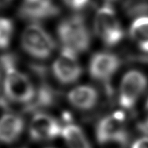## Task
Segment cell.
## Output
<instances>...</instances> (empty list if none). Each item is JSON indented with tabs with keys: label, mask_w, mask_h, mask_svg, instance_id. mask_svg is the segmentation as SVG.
Instances as JSON below:
<instances>
[{
	"label": "cell",
	"mask_w": 148,
	"mask_h": 148,
	"mask_svg": "<svg viewBox=\"0 0 148 148\" xmlns=\"http://www.w3.org/2000/svg\"><path fill=\"white\" fill-rule=\"evenodd\" d=\"M0 66L5 73L3 86L7 99L25 105L30 103L36 90L29 78L18 69L16 56L10 54L2 55Z\"/></svg>",
	"instance_id": "cell-1"
},
{
	"label": "cell",
	"mask_w": 148,
	"mask_h": 148,
	"mask_svg": "<svg viewBox=\"0 0 148 148\" xmlns=\"http://www.w3.org/2000/svg\"><path fill=\"white\" fill-rule=\"evenodd\" d=\"M57 34L63 47L72 49L75 53H83L90 48V33L84 18L80 15H74L62 20L58 26Z\"/></svg>",
	"instance_id": "cell-2"
},
{
	"label": "cell",
	"mask_w": 148,
	"mask_h": 148,
	"mask_svg": "<svg viewBox=\"0 0 148 148\" xmlns=\"http://www.w3.org/2000/svg\"><path fill=\"white\" fill-rule=\"evenodd\" d=\"M21 46L33 58L45 60L53 54L56 42L42 26L33 23L25 29L21 36Z\"/></svg>",
	"instance_id": "cell-3"
},
{
	"label": "cell",
	"mask_w": 148,
	"mask_h": 148,
	"mask_svg": "<svg viewBox=\"0 0 148 148\" xmlns=\"http://www.w3.org/2000/svg\"><path fill=\"white\" fill-rule=\"evenodd\" d=\"M94 26L97 37L108 46H115L124 38V30L110 4L106 3L97 10Z\"/></svg>",
	"instance_id": "cell-4"
},
{
	"label": "cell",
	"mask_w": 148,
	"mask_h": 148,
	"mask_svg": "<svg viewBox=\"0 0 148 148\" xmlns=\"http://www.w3.org/2000/svg\"><path fill=\"white\" fill-rule=\"evenodd\" d=\"M96 138L101 145L109 143L125 145L128 140V133L124 112H115L101 120L96 128Z\"/></svg>",
	"instance_id": "cell-5"
},
{
	"label": "cell",
	"mask_w": 148,
	"mask_h": 148,
	"mask_svg": "<svg viewBox=\"0 0 148 148\" xmlns=\"http://www.w3.org/2000/svg\"><path fill=\"white\" fill-rule=\"evenodd\" d=\"M148 85L145 74L138 70H131L123 76L119 90V103L124 109L132 108Z\"/></svg>",
	"instance_id": "cell-6"
},
{
	"label": "cell",
	"mask_w": 148,
	"mask_h": 148,
	"mask_svg": "<svg viewBox=\"0 0 148 148\" xmlns=\"http://www.w3.org/2000/svg\"><path fill=\"white\" fill-rule=\"evenodd\" d=\"M76 54L72 49L63 47L52 65L55 77L63 85L73 84L82 75V69Z\"/></svg>",
	"instance_id": "cell-7"
},
{
	"label": "cell",
	"mask_w": 148,
	"mask_h": 148,
	"mask_svg": "<svg viewBox=\"0 0 148 148\" xmlns=\"http://www.w3.org/2000/svg\"><path fill=\"white\" fill-rule=\"evenodd\" d=\"M121 65V60L117 55L108 52H100L91 58L89 72L92 78L107 84L117 72Z\"/></svg>",
	"instance_id": "cell-8"
},
{
	"label": "cell",
	"mask_w": 148,
	"mask_h": 148,
	"mask_svg": "<svg viewBox=\"0 0 148 148\" xmlns=\"http://www.w3.org/2000/svg\"><path fill=\"white\" fill-rule=\"evenodd\" d=\"M60 12V7L53 0H22L18 15L25 20L38 22L53 18Z\"/></svg>",
	"instance_id": "cell-9"
},
{
	"label": "cell",
	"mask_w": 148,
	"mask_h": 148,
	"mask_svg": "<svg viewBox=\"0 0 148 148\" xmlns=\"http://www.w3.org/2000/svg\"><path fill=\"white\" fill-rule=\"evenodd\" d=\"M29 131V137L33 141H48L62 135L63 129L52 116L38 112L33 115Z\"/></svg>",
	"instance_id": "cell-10"
},
{
	"label": "cell",
	"mask_w": 148,
	"mask_h": 148,
	"mask_svg": "<svg viewBox=\"0 0 148 148\" xmlns=\"http://www.w3.org/2000/svg\"><path fill=\"white\" fill-rule=\"evenodd\" d=\"M69 103L75 108L89 111L97 105L99 99L98 92L90 85H81L73 88L67 95Z\"/></svg>",
	"instance_id": "cell-11"
},
{
	"label": "cell",
	"mask_w": 148,
	"mask_h": 148,
	"mask_svg": "<svg viewBox=\"0 0 148 148\" xmlns=\"http://www.w3.org/2000/svg\"><path fill=\"white\" fill-rule=\"evenodd\" d=\"M24 120L20 115L6 113L0 118V142L10 144L15 142L24 129Z\"/></svg>",
	"instance_id": "cell-12"
},
{
	"label": "cell",
	"mask_w": 148,
	"mask_h": 148,
	"mask_svg": "<svg viewBox=\"0 0 148 148\" xmlns=\"http://www.w3.org/2000/svg\"><path fill=\"white\" fill-rule=\"evenodd\" d=\"M58 94L48 84L43 81L38 89L36 91L35 97L30 103L24 107V112L33 113L41 109L49 108L56 103Z\"/></svg>",
	"instance_id": "cell-13"
},
{
	"label": "cell",
	"mask_w": 148,
	"mask_h": 148,
	"mask_svg": "<svg viewBox=\"0 0 148 148\" xmlns=\"http://www.w3.org/2000/svg\"><path fill=\"white\" fill-rule=\"evenodd\" d=\"M62 135L68 148H91L83 131L75 124H67L63 128Z\"/></svg>",
	"instance_id": "cell-14"
},
{
	"label": "cell",
	"mask_w": 148,
	"mask_h": 148,
	"mask_svg": "<svg viewBox=\"0 0 148 148\" xmlns=\"http://www.w3.org/2000/svg\"><path fill=\"white\" fill-rule=\"evenodd\" d=\"M130 35L141 50L148 53V16L139 17L133 22Z\"/></svg>",
	"instance_id": "cell-15"
},
{
	"label": "cell",
	"mask_w": 148,
	"mask_h": 148,
	"mask_svg": "<svg viewBox=\"0 0 148 148\" xmlns=\"http://www.w3.org/2000/svg\"><path fill=\"white\" fill-rule=\"evenodd\" d=\"M124 9L128 16L148 15V0H125Z\"/></svg>",
	"instance_id": "cell-16"
},
{
	"label": "cell",
	"mask_w": 148,
	"mask_h": 148,
	"mask_svg": "<svg viewBox=\"0 0 148 148\" xmlns=\"http://www.w3.org/2000/svg\"><path fill=\"white\" fill-rule=\"evenodd\" d=\"M14 32L12 21L6 18H0V49L8 47Z\"/></svg>",
	"instance_id": "cell-17"
},
{
	"label": "cell",
	"mask_w": 148,
	"mask_h": 148,
	"mask_svg": "<svg viewBox=\"0 0 148 148\" xmlns=\"http://www.w3.org/2000/svg\"><path fill=\"white\" fill-rule=\"evenodd\" d=\"M64 3L74 10H81L86 7L90 0H63Z\"/></svg>",
	"instance_id": "cell-18"
},
{
	"label": "cell",
	"mask_w": 148,
	"mask_h": 148,
	"mask_svg": "<svg viewBox=\"0 0 148 148\" xmlns=\"http://www.w3.org/2000/svg\"><path fill=\"white\" fill-rule=\"evenodd\" d=\"M146 112H147V118L139 124V128L142 132L148 135V99L146 103Z\"/></svg>",
	"instance_id": "cell-19"
},
{
	"label": "cell",
	"mask_w": 148,
	"mask_h": 148,
	"mask_svg": "<svg viewBox=\"0 0 148 148\" xmlns=\"http://www.w3.org/2000/svg\"><path fill=\"white\" fill-rule=\"evenodd\" d=\"M132 148H148V136L142 137L132 144Z\"/></svg>",
	"instance_id": "cell-20"
},
{
	"label": "cell",
	"mask_w": 148,
	"mask_h": 148,
	"mask_svg": "<svg viewBox=\"0 0 148 148\" xmlns=\"http://www.w3.org/2000/svg\"><path fill=\"white\" fill-rule=\"evenodd\" d=\"M13 0H0V8H4L10 4Z\"/></svg>",
	"instance_id": "cell-21"
},
{
	"label": "cell",
	"mask_w": 148,
	"mask_h": 148,
	"mask_svg": "<svg viewBox=\"0 0 148 148\" xmlns=\"http://www.w3.org/2000/svg\"><path fill=\"white\" fill-rule=\"evenodd\" d=\"M0 81H1V77H0ZM4 101H6V99L4 98L3 97L1 96V94H0V103H3Z\"/></svg>",
	"instance_id": "cell-22"
},
{
	"label": "cell",
	"mask_w": 148,
	"mask_h": 148,
	"mask_svg": "<svg viewBox=\"0 0 148 148\" xmlns=\"http://www.w3.org/2000/svg\"><path fill=\"white\" fill-rule=\"evenodd\" d=\"M106 3H108V4H110L111 3H113V2H115L116 0H106Z\"/></svg>",
	"instance_id": "cell-23"
},
{
	"label": "cell",
	"mask_w": 148,
	"mask_h": 148,
	"mask_svg": "<svg viewBox=\"0 0 148 148\" xmlns=\"http://www.w3.org/2000/svg\"><path fill=\"white\" fill-rule=\"evenodd\" d=\"M146 60H147V61H148V57H147V58H146Z\"/></svg>",
	"instance_id": "cell-24"
}]
</instances>
